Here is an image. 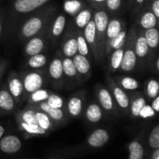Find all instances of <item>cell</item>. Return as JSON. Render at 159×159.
<instances>
[{"mask_svg":"<svg viewBox=\"0 0 159 159\" xmlns=\"http://www.w3.org/2000/svg\"><path fill=\"white\" fill-rule=\"evenodd\" d=\"M20 148L21 142L14 135H7L0 140V150L6 154L17 153Z\"/></svg>","mask_w":159,"mask_h":159,"instance_id":"cell-1","label":"cell"},{"mask_svg":"<svg viewBox=\"0 0 159 159\" xmlns=\"http://www.w3.org/2000/svg\"><path fill=\"white\" fill-rule=\"evenodd\" d=\"M108 140H109L108 132L105 129H99L90 134V136L89 137L88 143L91 147L99 148V147L103 146L108 142Z\"/></svg>","mask_w":159,"mask_h":159,"instance_id":"cell-2","label":"cell"},{"mask_svg":"<svg viewBox=\"0 0 159 159\" xmlns=\"http://www.w3.org/2000/svg\"><path fill=\"white\" fill-rule=\"evenodd\" d=\"M48 1V0H16L15 8L19 12L26 13L37 8Z\"/></svg>","mask_w":159,"mask_h":159,"instance_id":"cell-3","label":"cell"},{"mask_svg":"<svg viewBox=\"0 0 159 159\" xmlns=\"http://www.w3.org/2000/svg\"><path fill=\"white\" fill-rule=\"evenodd\" d=\"M43 84V79L40 76V75L36 73L29 74L25 76L23 81V88L28 92H34L37 89H40Z\"/></svg>","mask_w":159,"mask_h":159,"instance_id":"cell-4","label":"cell"},{"mask_svg":"<svg viewBox=\"0 0 159 159\" xmlns=\"http://www.w3.org/2000/svg\"><path fill=\"white\" fill-rule=\"evenodd\" d=\"M42 27V21L38 18H32L22 27V34L25 36H33Z\"/></svg>","mask_w":159,"mask_h":159,"instance_id":"cell-5","label":"cell"},{"mask_svg":"<svg viewBox=\"0 0 159 159\" xmlns=\"http://www.w3.org/2000/svg\"><path fill=\"white\" fill-rule=\"evenodd\" d=\"M136 64V54L134 51H132L131 49L127 50L124 54H123V58H122V61H121V68L124 71L129 72L131 70H133V68L135 67Z\"/></svg>","mask_w":159,"mask_h":159,"instance_id":"cell-6","label":"cell"},{"mask_svg":"<svg viewBox=\"0 0 159 159\" xmlns=\"http://www.w3.org/2000/svg\"><path fill=\"white\" fill-rule=\"evenodd\" d=\"M73 61H74V64L75 66L76 72H79L80 74L85 75L90 69V64H89V61L83 55H80V54L76 55L75 57V59L73 60Z\"/></svg>","mask_w":159,"mask_h":159,"instance_id":"cell-7","label":"cell"},{"mask_svg":"<svg viewBox=\"0 0 159 159\" xmlns=\"http://www.w3.org/2000/svg\"><path fill=\"white\" fill-rule=\"evenodd\" d=\"M14 107V100L12 95L7 90L0 91V108L6 111H10Z\"/></svg>","mask_w":159,"mask_h":159,"instance_id":"cell-8","label":"cell"},{"mask_svg":"<svg viewBox=\"0 0 159 159\" xmlns=\"http://www.w3.org/2000/svg\"><path fill=\"white\" fill-rule=\"evenodd\" d=\"M86 116H87V118L90 122L96 123V122H99L102 119V110H101L100 106L95 104V103H93V104H90L88 107Z\"/></svg>","mask_w":159,"mask_h":159,"instance_id":"cell-9","label":"cell"},{"mask_svg":"<svg viewBox=\"0 0 159 159\" xmlns=\"http://www.w3.org/2000/svg\"><path fill=\"white\" fill-rule=\"evenodd\" d=\"M108 22H109V19H108L107 14L104 11H99L95 14L94 24H95L97 31L99 32L105 31L107 28Z\"/></svg>","mask_w":159,"mask_h":159,"instance_id":"cell-10","label":"cell"},{"mask_svg":"<svg viewBox=\"0 0 159 159\" xmlns=\"http://www.w3.org/2000/svg\"><path fill=\"white\" fill-rule=\"evenodd\" d=\"M40 109L42 111H44L45 114H47L49 117H51L52 119H54L56 121H60L63 117V113L61 109L52 108L47 102H42L40 104Z\"/></svg>","mask_w":159,"mask_h":159,"instance_id":"cell-11","label":"cell"},{"mask_svg":"<svg viewBox=\"0 0 159 159\" xmlns=\"http://www.w3.org/2000/svg\"><path fill=\"white\" fill-rule=\"evenodd\" d=\"M43 46H44L43 41L40 38H33L32 40L29 41V43L26 46V48H25L26 53L31 56L38 54L42 50Z\"/></svg>","mask_w":159,"mask_h":159,"instance_id":"cell-12","label":"cell"},{"mask_svg":"<svg viewBox=\"0 0 159 159\" xmlns=\"http://www.w3.org/2000/svg\"><path fill=\"white\" fill-rule=\"evenodd\" d=\"M129 159H143L144 151L143 148V145L139 142H132L129 145Z\"/></svg>","mask_w":159,"mask_h":159,"instance_id":"cell-13","label":"cell"},{"mask_svg":"<svg viewBox=\"0 0 159 159\" xmlns=\"http://www.w3.org/2000/svg\"><path fill=\"white\" fill-rule=\"evenodd\" d=\"M99 101L102 104V106L107 110L110 111L113 109V100L110 92L107 89H101L99 92Z\"/></svg>","mask_w":159,"mask_h":159,"instance_id":"cell-14","label":"cell"},{"mask_svg":"<svg viewBox=\"0 0 159 159\" xmlns=\"http://www.w3.org/2000/svg\"><path fill=\"white\" fill-rule=\"evenodd\" d=\"M144 38L147 42L148 47L150 48H157L158 45L159 34L156 28H150L147 29Z\"/></svg>","mask_w":159,"mask_h":159,"instance_id":"cell-15","label":"cell"},{"mask_svg":"<svg viewBox=\"0 0 159 159\" xmlns=\"http://www.w3.org/2000/svg\"><path fill=\"white\" fill-rule=\"evenodd\" d=\"M82 110V101L77 97H73L68 102V111L73 116H77L80 115Z\"/></svg>","mask_w":159,"mask_h":159,"instance_id":"cell-16","label":"cell"},{"mask_svg":"<svg viewBox=\"0 0 159 159\" xmlns=\"http://www.w3.org/2000/svg\"><path fill=\"white\" fill-rule=\"evenodd\" d=\"M114 94L116 97V100L118 103V105L121 108H128L129 104V100L127 94L120 89V88H116L114 89Z\"/></svg>","mask_w":159,"mask_h":159,"instance_id":"cell-17","label":"cell"},{"mask_svg":"<svg viewBox=\"0 0 159 159\" xmlns=\"http://www.w3.org/2000/svg\"><path fill=\"white\" fill-rule=\"evenodd\" d=\"M8 88L10 90V94L12 95V97L15 98L20 97L23 90V85L18 78H13L12 80H10V82L8 83Z\"/></svg>","mask_w":159,"mask_h":159,"instance_id":"cell-18","label":"cell"},{"mask_svg":"<svg viewBox=\"0 0 159 159\" xmlns=\"http://www.w3.org/2000/svg\"><path fill=\"white\" fill-rule=\"evenodd\" d=\"M62 62L58 60V59H55L50 66H49V73H50V75L54 78V79H59L61 75H62Z\"/></svg>","mask_w":159,"mask_h":159,"instance_id":"cell-19","label":"cell"},{"mask_svg":"<svg viewBox=\"0 0 159 159\" xmlns=\"http://www.w3.org/2000/svg\"><path fill=\"white\" fill-rule=\"evenodd\" d=\"M141 24L143 28L145 29H150V28H155L157 25V17L155 16L154 13L152 12H147L145 13L141 20Z\"/></svg>","mask_w":159,"mask_h":159,"instance_id":"cell-20","label":"cell"},{"mask_svg":"<svg viewBox=\"0 0 159 159\" xmlns=\"http://www.w3.org/2000/svg\"><path fill=\"white\" fill-rule=\"evenodd\" d=\"M121 32V23L117 20H113L112 21L108 22L107 25V35L111 39L116 37Z\"/></svg>","mask_w":159,"mask_h":159,"instance_id":"cell-21","label":"cell"},{"mask_svg":"<svg viewBox=\"0 0 159 159\" xmlns=\"http://www.w3.org/2000/svg\"><path fill=\"white\" fill-rule=\"evenodd\" d=\"M148 48L149 47L147 45V42L144 36L139 37L136 43V47H135V52H136L135 54H137L139 57H144L148 52Z\"/></svg>","mask_w":159,"mask_h":159,"instance_id":"cell-22","label":"cell"},{"mask_svg":"<svg viewBox=\"0 0 159 159\" xmlns=\"http://www.w3.org/2000/svg\"><path fill=\"white\" fill-rule=\"evenodd\" d=\"M76 51H77V41H76V39H75V38L69 39L63 47L64 55L69 58V57L74 56Z\"/></svg>","mask_w":159,"mask_h":159,"instance_id":"cell-23","label":"cell"},{"mask_svg":"<svg viewBox=\"0 0 159 159\" xmlns=\"http://www.w3.org/2000/svg\"><path fill=\"white\" fill-rule=\"evenodd\" d=\"M35 116H36V119H37L38 126L41 129H43L45 130H48L50 128V126H51V122H50L49 116L47 114L42 113V112L35 113Z\"/></svg>","mask_w":159,"mask_h":159,"instance_id":"cell-24","label":"cell"},{"mask_svg":"<svg viewBox=\"0 0 159 159\" xmlns=\"http://www.w3.org/2000/svg\"><path fill=\"white\" fill-rule=\"evenodd\" d=\"M96 27L94 24V21H89L87 25H86V29H85V38L86 41L92 44L95 40V35H96Z\"/></svg>","mask_w":159,"mask_h":159,"instance_id":"cell-25","label":"cell"},{"mask_svg":"<svg viewBox=\"0 0 159 159\" xmlns=\"http://www.w3.org/2000/svg\"><path fill=\"white\" fill-rule=\"evenodd\" d=\"M90 17H91V14H90V12L89 10H83V11H81L77 15V17L75 19L76 25L78 27H81V28L85 27L90 21Z\"/></svg>","mask_w":159,"mask_h":159,"instance_id":"cell-26","label":"cell"},{"mask_svg":"<svg viewBox=\"0 0 159 159\" xmlns=\"http://www.w3.org/2000/svg\"><path fill=\"white\" fill-rule=\"evenodd\" d=\"M62 71L68 76H74V75H75L76 69H75V66L74 64L73 60H71L70 58H67V59H65L63 61V62H62Z\"/></svg>","mask_w":159,"mask_h":159,"instance_id":"cell-27","label":"cell"},{"mask_svg":"<svg viewBox=\"0 0 159 159\" xmlns=\"http://www.w3.org/2000/svg\"><path fill=\"white\" fill-rule=\"evenodd\" d=\"M46 64V57L42 54H35L29 60V65L32 68H39Z\"/></svg>","mask_w":159,"mask_h":159,"instance_id":"cell-28","label":"cell"},{"mask_svg":"<svg viewBox=\"0 0 159 159\" xmlns=\"http://www.w3.org/2000/svg\"><path fill=\"white\" fill-rule=\"evenodd\" d=\"M21 128L28 133L30 134H37V135H42L45 134L47 130L41 129L38 125H31V124H26L24 122L20 123Z\"/></svg>","mask_w":159,"mask_h":159,"instance_id":"cell-29","label":"cell"},{"mask_svg":"<svg viewBox=\"0 0 159 159\" xmlns=\"http://www.w3.org/2000/svg\"><path fill=\"white\" fill-rule=\"evenodd\" d=\"M64 26H65V18H64V16L61 15V16H59V17L56 19V20H55V22H54L53 29H52L53 34H54L55 36L60 35V34L62 33V31H63V29H64Z\"/></svg>","mask_w":159,"mask_h":159,"instance_id":"cell-30","label":"cell"},{"mask_svg":"<svg viewBox=\"0 0 159 159\" xmlns=\"http://www.w3.org/2000/svg\"><path fill=\"white\" fill-rule=\"evenodd\" d=\"M145 105V100L143 98H138L136 99L132 104H131V114L133 116L138 117L140 115V112L142 108Z\"/></svg>","mask_w":159,"mask_h":159,"instance_id":"cell-31","label":"cell"},{"mask_svg":"<svg viewBox=\"0 0 159 159\" xmlns=\"http://www.w3.org/2000/svg\"><path fill=\"white\" fill-rule=\"evenodd\" d=\"M123 54H124V51L121 48L116 49L113 53L111 63H112V67L114 69H117V68L120 67V64H121V61H122V58H123Z\"/></svg>","mask_w":159,"mask_h":159,"instance_id":"cell-32","label":"cell"},{"mask_svg":"<svg viewBox=\"0 0 159 159\" xmlns=\"http://www.w3.org/2000/svg\"><path fill=\"white\" fill-rule=\"evenodd\" d=\"M149 145L154 149L159 148V126H156L149 137Z\"/></svg>","mask_w":159,"mask_h":159,"instance_id":"cell-33","label":"cell"},{"mask_svg":"<svg viewBox=\"0 0 159 159\" xmlns=\"http://www.w3.org/2000/svg\"><path fill=\"white\" fill-rule=\"evenodd\" d=\"M48 102L47 103L52 107V108H56V109H61L63 105V101L62 99L58 96V95H48Z\"/></svg>","mask_w":159,"mask_h":159,"instance_id":"cell-34","label":"cell"},{"mask_svg":"<svg viewBox=\"0 0 159 159\" xmlns=\"http://www.w3.org/2000/svg\"><path fill=\"white\" fill-rule=\"evenodd\" d=\"M22 122L26 123V124H31V125H38L37 124V119H36V116H35V112L32 111V110H28L25 111L22 114Z\"/></svg>","mask_w":159,"mask_h":159,"instance_id":"cell-35","label":"cell"},{"mask_svg":"<svg viewBox=\"0 0 159 159\" xmlns=\"http://www.w3.org/2000/svg\"><path fill=\"white\" fill-rule=\"evenodd\" d=\"M125 38H126V33L125 32H120L116 37L112 38V41H111L112 48H114L116 49L121 48L122 46L124 45Z\"/></svg>","mask_w":159,"mask_h":159,"instance_id":"cell-36","label":"cell"},{"mask_svg":"<svg viewBox=\"0 0 159 159\" xmlns=\"http://www.w3.org/2000/svg\"><path fill=\"white\" fill-rule=\"evenodd\" d=\"M159 85L156 80H150L147 85V94L149 98H156L158 95Z\"/></svg>","mask_w":159,"mask_h":159,"instance_id":"cell-37","label":"cell"},{"mask_svg":"<svg viewBox=\"0 0 159 159\" xmlns=\"http://www.w3.org/2000/svg\"><path fill=\"white\" fill-rule=\"evenodd\" d=\"M48 97V93L47 90H44V89H37L35 90L34 92L32 93V96H31V100L34 102H42V101H45L47 100Z\"/></svg>","mask_w":159,"mask_h":159,"instance_id":"cell-38","label":"cell"},{"mask_svg":"<svg viewBox=\"0 0 159 159\" xmlns=\"http://www.w3.org/2000/svg\"><path fill=\"white\" fill-rule=\"evenodd\" d=\"M121 84H122V87L125 89H129V90H134L139 87V83L135 79H133L131 77L123 78L122 81H121Z\"/></svg>","mask_w":159,"mask_h":159,"instance_id":"cell-39","label":"cell"},{"mask_svg":"<svg viewBox=\"0 0 159 159\" xmlns=\"http://www.w3.org/2000/svg\"><path fill=\"white\" fill-rule=\"evenodd\" d=\"M77 50L79 51L80 55L86 56L89 53V48L87 45V41L83 36H78L77 38Z\"/></svg>","mask_w":159,"mask_h":159,"instance_id":"cell-40","label":"cell"},{"mask_svg":"<svg viewBox=\"0 0 159 159\" xmlns=\"http://www.w3.org/2000/svg\"><path fill=\"white\" fill-rule=\"evenodd\" d=\"M155 116H156V112L154 111L152 106H149L146 104L142 108L140 115H139V116H141L142 118H149V117H153Z\"/></svg>","mask_w":159,"mask_h":159,"instance_id":"cell-41","label":"cell"},{"mask_svg":"<svg viewBox=\"0 0 159 159\" xmlns=\"http://www.w3.org/2000/svg\"><path fill=\"white\" fill-rule=\"evenodd\" d=\"M79 6H80V4L78 2H76V1H70V2H67L65 4V8L69 12H74L76 8H78Z\"/></svg>","mask_w":159,"mask_h":159,"instance_id":"cell-42","label":"cell"},{"mask_svg":"<svg viewBox=\"0 0 159 159\" xmlns=\"http://www.w3.org/2000/svg\"><path fill=\"white\" fill-rule=\"evenodd\" d=\"M121 0H107V6L110 9L115 10L120 7Z\"/></svg>","mask_w":159,"mask_h":159,"instance_id":"cell-43","label":"cell"},{"mask_svg":"<svg viewBox=\"0 0 159 159\" xmlns=\"http://www.w3.org/2000/svg\"><path fill=\"white\" fill-rule=\"evenodd\" d=\"M152 108L154 109V111L156 113H158L159 112V97L157 96L155 98V101L153 102V104H152Z\"/></svg>","mask_w":159,"mask_h":159,"instance_id":"cell-44","label":"cell"},{"mask_svg":"<svg viewBox=\"0 0 159 159\" xmlns=\"http://www.w3.org/2000/svg\"><path fill=\"white\" fill-rule=\"evenodd\" d=\"M153 9H154V14L157 18L159 17V1L157 0L155 1L154 5H153Z\"/></svg>","mask_w":159,"mask_h":159,"instance_id":"cell-45","label":"cell"},{"mask_svg":"<svg viewBox=\"0 0 159 159\" xmlns=\"http://www.w3.org/2000/svg\"><path fill=\"white\" fill-rule=\"evenodd\" d=\"M152 159H159V150L158 149H156V151L154 152Z\"/></svg>","mask_w":159,"mask_h":159,"instance_id":"cell-46","label":"cell"},{"mask_svg":"<svg viewBox=\"0 0 159 159\" xmlns=\"http://www.w3.org/2000/svg\"><path fill=\"white\" fill-rule=\"evenodd\" d=\"M4 132H5V129H4L2 126H0V140H1V138H2V136H3V134H4Z\"/></svg>","mask_w":159,"mask_h":159,"instance_id":"cell-47","label":"cell"},{"mask_svg":"<svg viewBox=\"0 0 159 159\" xmlns=\"http://www.w3.org/2000/svg\"><path fill=\"white\" fill-rule=\"evenodd\" d=\"M157 69H159V60H157Z\"/></svg>","mask_w":159,"mask_h":159,"instance_id":"cell-48","label":"cell"},{"mask_svg":"<svg viewBox=\"0 0 159 159\" xmlns=\"http://www.w3.org/2000/svg\"><path fill=\"white\" fill-rule=\"evenodd\" d=\"M143 1H144V0H137V2H138V3H143Z\"/></svg>","mask_w":159,"mask_h":159,"instance_id":"cell-49","label":"cell"},{"mask_svg":"<svg viewBox=\"0 0 159 159\" xmlns=\"http://www.w3.org/2000/svg\"><path fill=\"white\" fill-rule=\"evenodd\" d=\"M94 1H96V2H103L104 0H94Z\"/></svg>","mask_w":159,"mask_h":159,"instance_id":"cell-50","label":"cell"},{"mask_svg":"<svg viewBox=\"0 0 159 159\" xmlns=\"http://www.w3.org/2000/svg\"><path fill=\"white\" fill-rule=\"evenodd\" d=\"M0 34H1V25H0Z\"/></svg>","mask_w":159,"mask_h":159,"instance_id":"cell-51","label":"cell"}]
</instances>
